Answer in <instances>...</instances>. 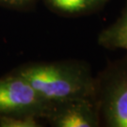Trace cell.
I'll list each match as a JSON object with an SVG mask.
<instances>
[{
    "label": "cell",
    "mask_w": 127,
    "mask_h": 127,
    "mask_svg": "<svg viewBox=\"0 0 127 127\" xmlns=\"http://www.w3.org/2000/svg\"><path fill=\"white\" fill-rule=\"evenodd\" d=\"M18 74L46 103L61 104L90 98L93 93V83L90 74L73 64L34 65L23 69Z\"/></svg>",
    "instance_id": "1"
},
{
    "label": "cell",
    "mask_w": 127,
    "mask_h": 127,
    "mask_svg": "<svg viewBox=\"0 0 127 127\" xmlns=\"http://www.w3.org/2000/svg\"><path fill=\"white\" fill-rule=\"evenodd\" d=\"M47 104L21 75L0 79V112L30 114Z\"/></svg>",
    "instance_id": "2"
},
{
    "label": "cell",
    "mask_w": 127,
    "mask_h": 127,
    "mask_svg": "<svg viewBox=\"0 0 127 127\" xmlns=\"http://www.w3.org/2000/svg\"><path fill=\"white\" fill-rule=\"evenodd\" d=\"M102 113L112 127H127V67L114 72L105 82Z\"/></svg>",
    "instance_id": "3"
},
{
    "label": "cell",
    "mask_w": 127,
    "mask_h": 127,
    "mask_svg": "<svg viewBox=\"0 0 127 127\" xmlns=\"http://www.w3.org/2000/svg\"><path fill=\"white\" fill-rule=\"evenodd\" d=\"M63 109L56 117L59 127H94L98 125V113L90 98H83L61 104Z\"/></svg>",
    "instance_id": "4"
},
{
    "label": "cell",
    "mask_w": 127,
    "mask_h": 127,
    "mask_svg": "<svg viewBox=\"0 0 127 127\" xmlns=\"http://www.w3.org/2000/svg\"><path fill=\"white\" fill-rule=\"evenodd\" d=\"M99 42L107 48H121L127 51V9L113 25L102 32Z\"/></svg>",
    "instance_id": "5"
},
{
    "label": "cell",
    "mask_w": 127,
    "mask_h": 127,
    "mask_svg": "<svg viewBox=\"0 0 127 127\" xmlns=\"http://www.w3.org/2000/svg\"><path fill=\"white\" fill-rule=\"evenodd\" d=\"M57 9L69 13H76L91 9L101 0H50Z\"/></svg>",
    "instance_id": "6"
},
{
    "label": "cell",
    "mask_w": 127,
    "mask_h": 127,
    "mask_svg": "<svg viewBox=\"0 0 127 127\" xmlns=\"http://www.w3.org/2000/svg\"><path fill=\"white\" fill-rule=\"evenodd\" d=\"M0 125L5 127H36L39 126L32 115L27 116H5L0 118Z\"/></svg>",
    "instance_id": "7"
},
{
    "label": "cell",
    "mask_w": 127,
    "mask_h": 127,
    "mask_svg": "<svg viewBox=\"0 0 127 127\" xmlns=\"http://www.w3.org/2000/svg\"><path fill=\"white\" fill-rule=\"evenodd\" d=\"M5 2L7 3H9V4L12 5H22L25 4L26 2H27L28 0H4Z\"/></svg>",
    "instance_id": "8"
},
{
    "label": "cell",
    "mask_w": 127,
    "mask_h": 127,
    "mask_svg": "<svg viewBox=\"0 0 127 127\" xmlns=\"http://www.w3.org/2000/svg\"><path fill=\"white\" fill-rule=\"evenodd\" d=\"M101 1H103V0H101Z\"/></svg>",
    "instance_id": "9"
}]
</instances>
